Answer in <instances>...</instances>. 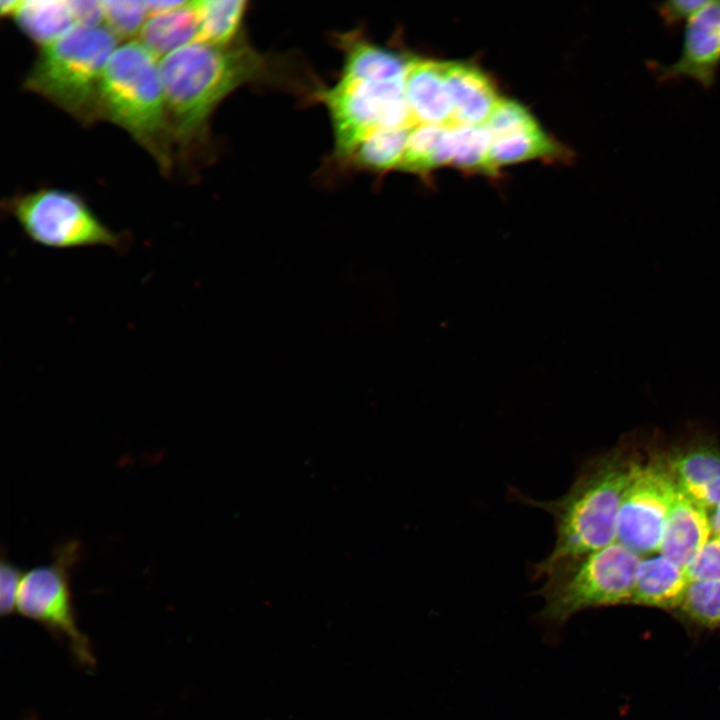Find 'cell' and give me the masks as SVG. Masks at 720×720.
Returning a JSON list of instances; mask_svg holds the SVG:
<instances>
[{
	"label": "cell",
	"mask_w": 720,
	"mask_h": 720,
	"mask_svg": "<svg viewBox=\"0 0 720 720\" xmlns=\"http://www.w3.org/2000/svg\"><path fill=\"white\" fill-rule=\"evenodd\" d=\"M343 52L340 78L348 80L390 81L404 78L410 57L369 40L360 32L337 38Z\"/></svg>",
	"instance_id": "16"
},
{
	"label": "cell",
	"mask_w": 720,
	"mask_h": 720,
	"mask_svg": "<svg viewBox=\"0 0 720 720\" xmlns=\"http://www.w3.org/2000/svg\"><path fill=\"white\" fill-rule=\"evenodd\" d=\"M19 1L15 0H8V1H0V11L3 16L8 15L11 16L14 12L17 4Z\"/></svg>",
	"instance_id": "32"
},
{
	"label": "cell",
	"mask_w": 720,
	"mask_h": 720,
	"mask_svg": "<svg viewBox=\"0 0 720 720\" xmlns=\"http://www.w3.org/2000/svg\"><path fill=\"white\" fill-rule=\"evenodd\" d=\"M99 119L126 130L156 160L173 165L174 138L156 57L139 42H126L109 58L100 88Z\"/></svg>",
	"instance_id": "3"
},
{
	"label": "cell",
	"mask_w": 720,
	"mask_h": 720,
	"mask_svg": "<svg viewBox=\"0 0 720 720\" xmlns=\"http://www.w3.org/2000/svg\"><path fill=\"white\" fill-rule=\"evenodd\" d=\"M198 37L199 22L194 1L153 15L141 29L142 44L155 57L196 42Z\"/></svg>",
	"instance_id": "18"
},
{
	"label": "cell",
	"mask_w": 720,
	"mask_h": 720,
	"mask_svg": "<svg viewBox=\"0 0 720 720\" xmlns=\"http://www.w3.org/2000/svg\"><path fill=\"white\" fill-rule=\"evenodd\" d=\"M11 16L20 30L41 47L59 39L76 24L66 0L19 1Z\"/></svg>",
	"instance_id": "19"
},
{
	"label": "cell",
	"mask_w": 720,
	"mask_h": 720,
	"mask_svg": "<svg viewBox=\"0 0 720 720\" xmlns=\"http://www.w3.org/2000/svg\"><path fill=\"white\" fill-rule=\"evenodd\" d=\"M685 24L680 55L661 69V77H685L710 87L720 65V1H707Z\"/></svg>",
	"instance_id": "12"
},
{
	"label": "cell",
	"mask_w": 720,
	"mask_h": 720,
	"mask_svg": "<svg viewBox=\"0 0 720 720\" xmlns=\"http://www.w3.org/2000/svg\"><path fill=\"white\" fill-rule=\"evenodd\" d=\"M452 107V125H484L500 98L493 82L478 67L444 62Z\"/></svg>",
	"instance_id": "15"
},
{
	"label": "cell",
	"mask_w": 720,
	"mask_h": 720,
	"mask_svg": "<svg viewBox=\"0 0 720 720\" xmlns=\"http://www.w3.org/2000/svg\"><path fill=\"white\" fill-rule=\"evenodd\" d=\"M645 457L632 443L620 440L585 462L568 491L551 501L517 493L524 503L548 512L554 520L555 545L531 568L537 576L564 559L583 556L616 541L617 518L624 493Z\"/></svg>",
	"instance_id": "2"
},
{
	"label": "cell",
	"mask_w": 720,
	"mask_h": 720,
	"mask_svg": "<svg viewBox=\"0 0 720 720\" xmlns=\"http://www.w3.org/2000/svg\"><path fill=\"white\" fill-rule=\"evenodd\" d=\"M711 537L710 512L678 491L658 553L685 569Z\"/></svg>",
	"instance_id": "14"
},
{
	"label": "cell",
	"mask_w": 720,
	"mask_h": 720,
	"mask_svg": "<svg viewBox=\"0 0 720 720\" xmlns=\"http://www.w3.org/2000/svg\"><path fill=\"white\" fill-rule=\"evenodd\" d=\"M692 581H720V537L713 536L685 568Z\"/></svg>",
	"instance_id": "27"
},
{
	"label": "cell",
	"mask_w": 720,
	"mask_h": 720,
	"mask_svg": "<svg viewBox=\"0 0 720 720\" xmlns=\"http://www.w3.org/2000/svg\"><path fill=\"white\" fill-rule=\"evenodd\" d=\"M450 145V165L471 172H496L491 160V135L485 125H451Z\"/></svg>",
	"instance_id": "23"
},
{
	"label": "cell",
	"mask_w": 720,
	"mask_h": 720,
	"mask_svg": "<svg viewBox=\"0 0 720 720\" xmlns=\"http://www.w3.org/2000/svg\"><path fill=\"white\" fill-rule=\"evenodd\" d=\"M712 535L720 537V505L710 512Z\"/></svg>",
	"instance_id": "31"
},
{
	"label": "cell",
	"mask_w": 720,
	"mask_h": 720,
	"mask_svg": "<svg viewBox=\"0 0 720 720\" xmlns=\"http://www.w3.org/2000/svg\"><path fill=\"white\" fill-rule=\"evenodd\" d=\"M491 135V160L500 166L537 158H555L564 152L520 104L500 98L484 124Z\"/></svg>",
	"instance_id": "10"
},
{
	"label": "cell",
	"mask_w": 720,
	"mask_h": 720,
	"mask_svg": "<svg viewBox=\"0 0 720 720\" xmlns=\"http://www.w3.org/2000/svg\"><path fill=\"white\" fill-rule=\"evenodd\" d=\"M144 2L148 13L155 15L176 9L185 4L186 1L152 0Z\"/></svg>",
	"instance_id": "30"
},
{
	"label": "cell",
	"mask_w": 720,
	"mask_h": 720,
	"mask_svg": "<svg viewBox=\"0 0 720 720\" xmlns=\"http://www.w3.org/2000/svg\"><path fill=\"white\" fill-rule=\"evenodd\" d=\"M674 614L695 627L720 628V581L690 582Z\"/></svg>",
	"instance_id": "24"
},
{
	"label": "cell",
	"mask_w": 720,
	"mask_h": 720,
	"mask_svg": "<svg viewBox=\"0 0 720 720\" xmlns=\"http://www.w3.org/2000/svg\"><path fill=\"white\" fill-rule=\"evenodd\" d=\"M107 28L117 38H129L141 31L142 23L148 14L144 1H101Z\"/></svg>",
	"instance_id": "25"
},
{
	"label": "cell",
	"mask_w": 720,
	"mask_h": 720,
	"mask_svg": "<svg viewBox=\"0 0 720 720\" xmlns=\"http://www.w3.org/2000/svg\"><path fill=\"white\" fill-rule=\"evenodd\" d=\"M641 558L615 541L554 563L537 576L546 579L538 591L545 601L540 617L560 626L587 609L630 604Z\"/></svg>",
	"instance_id": "5"
},
{
	"label": "cell",
	"mask_w": 720,
	"mask_h": 720,
	"mask_svg": "<svg viewBox=\"0 0 720 720\" xmlns=\"http://www.w3.org/2000/svg\"><path fill=\"white\" fill-rule=\"evenodd\" d=\"M689 584L686 570L661 554L641 558L630 604L674 613Z\"/></svg>",
	"instance_id": "17"
},
{
	"label": "cell",
	"mask_w": 720,
	"mask_h": 720,
	"mask_svg": "<svg viewBox=\"0 0 720 720\" xmlns=\"http://www.w3.org/2000/svg\"><path fill=\"white\" fill-rule=\"evenodd\" d=\"M412 128L380 129L369 134L357 144L345 162L375 173L399 169Z\"/></svg>",
	"instance_id": "21"
},
{
	"label": "cell",
	"mask_w": 720,
	"mask_h": 720,
	"mask_svg": "<svg viewBox=\"0 0 720 720\" xmlns=\"http://www.w3.org/2000/svg\"><path fill=\"white\" fill-rule=\"evenodd\" d=\"M33 242L48 248L108 247L126 249L128 239L108 228L78 194L59 188L10 198L5 206Z\"/></svg>",
	"instance_id": "6"
},
{
	"label": "cell",
	"mask_w": 720,
	"mask_h": 720,
	"mask_svg": "<svg viewBox=\"0 0 720 720\" xmlns=\"http://www.w3.org/2000/svg\"><path fill=\"white\" fill-rule=\"evenodd\" d=\"M677 490L709 512L720 505V446L710 436H695L658 452Z\"/></svg>",
	"instance_id": "11"
},
{
	"label": "cell",
	"mask_w": 720,
	"mask_h": 720,
	"mask_svg": "<svg viewBox=\"0 0 720 720\" xmlns=\"http://www.w3.org/2000/svg\"><path fill=\"white\" fill-rule=\"evenodd\" d=\"M708 0H670L658 6L661 18L666 24L676 25L687 22Z\"/></svg>",
	"instance_id": "28"
},
{
	"label": "cell",
	"mask_w": 720,
	"mask_h": 720,
	"mask_svg": "<svg viewBox=\"0 0 720 720\" xmlns=\"http://www.w3.org/2000/svg\"><path fill=\"white\" fill-rule=\"evenodd\" d=\"M117 40L107 27H74L41 47L24 88L85 125L100 120L102 78Z\"/></svg>",
	"instance_id": "4"
},
{
	"label": "cell",
	"mask_w": 720,
	"mask_h": 720,
	"mask_svg": "<svg viewBox=\"0 0 720 720\" xmlns=\"http://www.w3.org/2000/svg\"><path fill=\"white\" fill-rule=\"evenodd\" d=\"M677 492L658 452L649 454L624 493L616 541L642 558L658 552Z\"/></svg>",
	"instance_id": "9"
},
{
	"label": "cell",
	"mask_w": 720,
	"mask_h": 720,
	"mask_svg": "<svg viewBox=\"0 0 720 720\" xmlns=\"http://www.w3.org/2000/svg\"><path fill=\"white\" fill-rule=\"evenodd\" d=\"M332 122L335 156L346 161L357 144L380 129L413 127L405 95V77L390 81L339 78L328 88L317 90Z\"/></svg>",
	"instance_id": "8"
},
{
	"label": "cell",
	"mask_w": 720,
	"mask_h": 720,
	"mask_svg": "<svg viewBox=\"0 0 720 720\" xmlns=\"http://www.w3.org/2000/svg\"><path fill=\"white\" fill-rule=\"evenodd\" d=\"M194 2L199 22L198 41L226 46L242 37L247 1L198 0Z\"/></svg>",
	"instance_id": "22"
},
{
	"label": "cell",
	"mask_w": 720,
	"mask_h": 720,
	"mask_svg": "<svg viewBox=\"0 0 720 720\" xmlns=\"http://www.w3.org/2000/svg\"><path fill=\"white\" fill-rule=\"evenodd\" d=\"M28 720H37L35 717H30Z\"/></svg>",
	"instance_id": "33"
},
{
	"label": "cell",
	"mask_w": 720,
	"mask_h": 720,
	"mask_svg": "<svg viewBox=\"0 0 720 720\" xmlns=\"http://www.w3.org/2000/svg\"><path fill=\"white\" fill-rule=\"evenodd\" d=\"M405 95L415 125H452L444 62L410 57L405 75Z\"/></svg>",
	"instance_id": "13"
},
{
	"label": "cell",
	"mask_w": 720,
	"mask_h": 720,
	"mask_svg": "<svg viewBox=\"0 0 720 720\" xmlns=\"http://www.w3.org/2000/svg\"><path fill=\"white\" fill-rule=\"evenodd\" d=\"M450 126H413L399 170L424 175L440 166L450 165Z\"/></svg>",
	"instance_id": "20"
},
{
	"label": "cell",
	"mask_w": 720,
	"mask_h": 720,
	"mask_svg": "<svg viewBox=\"0 0 720 720\" xmlns=\"http://www.w3.org/2000/svg\"><path fill=\"white\" fill-rule=\"evenodd\" d=\"M83 555L79 540L70 538L55 545L51 560L25 572L17 611L38 622L55 638L65 640L83 666L93 667L95 658L88 637L77 625L71 579Z\"/></svg>",
	"instance_id": "7"
},
{
	"label": "cell",
	"mask_w": 720,
	"mask_h": 720,
	"mask_svg": "<svg viewBox=\"0 0 720 720\" xmlns=\"http://www.w3.org/2000/svg\"><path fill=\"white\" fill-rule=\"evenodd\" d=\"M0 560V614L8 617L17 610L18 593L25 572L11 561L4 547Z\"/></svg>",
	"instance_id": "26"
},
{
	"label": "cell",
	"mask_w": 720,
	"mask_h": 720,
	"mask_svg": "<svg viewBox=\"0 0 720 720\" xmlns=\"http://www.w3.org/2000/svg\"><path fill=\"white\" fill-rule=\"evenodd\" d=\"M159 73L174 143L188 155L206 143L218 105L245 84L271 80L274 69L268 56L241 37L226 46H183L165 55Z\"/></svg>",
	"instance_id": "1"
},
{
	"label": "cell",
	"mask_w": 720,
	"mask_h": 720,
	"mask_svg": "<svg viewBox=\"0 0 720 720\" xmlns=\"http://www.w3.org/2000/svg\"><path fill=\"white\" fill-rule=\"evenodd\" d=\"M77 26L96 27L104 19L101 1L70 0Z\"/></svg>",
	"instance_id": "29"
}]
</instances>
